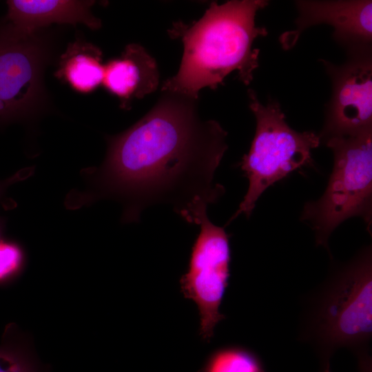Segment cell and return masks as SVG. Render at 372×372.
<instances>
[{"instance_id":"6da1fadb","label":"cell","mask_w":372,"mask_h":372,"mask_svg":"<svg viewBox=\"0 0 372 372\" xmlns=\"http://www.w3.org/2000/svg\"><path fill=\"white\" fill-rule=\"evenodd\" d=\"M196 101L162 92L143 118L109 136L105 158L92 173L87 201H119L125 223L138 222L147 207L167 205L198 225L225 192L214 176L228 145L227 132L200 117Z\"/></svg>"},{"instance_id":"7a4b0ae2","label":"cell","mask_w":372,"mask_h":372,"mask_svg":"<svg viewBox=\"0 0 372 372\" xmlns=\"http://www.w3.org/2000/svg\"><path fill=\"white\" fill-rule=\"evenodd\" d=\"M268 4L264 0L212 2L198 21L176 23L169 32L182 41L183 58L178 71L163 83L161 91L197 100L201 89H216L234 71L248 85L259 65L260 50L253 48L254 41L267 34L265 28L256 25L255 17Z\"/></svg>"},{"instance_id":"3957f363","label":"cell","mask_w":372,"mask_h":372,"mask_svg":"<svg viewBox=\"0 0 372 372\" xmlns=\"http://www.w3.org/2000/svg\"><path fill=\"white\" fill-rule=\"evenodd\" d=\"M303 302L298 338L313 348L321 369L330 366L332 355L342 347L358 358L368 355L372 336L371 247L335 265Z\"/></svg>"},{"instance_id":"277c9868","label":"cell","mask_w":372,"mask_h":372,"mask_svg":"<svg viewBox=\"0 0 372 372\" xmlns=\"http://www.w3.org/2000/svg\"><path fill=\"white\" fill-rule=\"evenodd\" d=\"M323 144L333 152V170L322 196L304 205L300 218L314 231L316 245L329 251V236L345 220L359 216L371 227L372 129Z\"/></svg>"},{"instance_id":"5b68a950","label":"cell","mask_w":372,"mask_h":372,"mask_svg":"<svg viewBox=\"0 0 372 372\" xmlns=\"http://www.w3.org/2000/svg\"><path fill=\"white\" fill-rule=\"evenodd\" d=\"M247 93L256 129L250 149L240 165L249 187L228 223L240 214L249 217L261 194L291 172L311 163V150L320 144L315 132H299L291 128L278 101L270 99L264 105L253 90Z\"/></svg>"},{"instance_id":"8992f818","label":"cell","mask_w":372,"mask_h":372,"mask_svg":"<svg viewBox=\"0 0 372 372\" xmlns=\"http://www.w3.org/2000/svg\"><path fill=\"white\" fill-rule=\"evenodd\" d=\"M198 225L200 231L180 285L184 297L197 305L200 335L209 342L216 324L226 318L220 306L228 285L231 251L224 227L212 223L207 213L200 216Z\"/></svg>"},{"instance_id":"52a82bcc","label":"cell","mask_w":372,"mask_h":372,"mask_svg":"<svg viewBox=\"0 0 372 372\" xmlns=\"http://www.w3.org/2000/svg\"><path fill=\"white\" fill-rule=\"evenodd\" d=\"M36 36L0 26V125L29 116L42 100L46 52Z\"/></svg>"},{"instance_id":"ba28073f","label":"cell","mask_w":372,"mask_h":372,"mask_svg":"<svg viewBox=\"0 0 372 372\" xmlns=\"http://www.w3.org/2000/svg\"><path fill=\"white\" fill-rule=\"evenodd\" d=\"M331 81V96L319 134L320 143L372 129V61L371 46L348 49L340 65L320 60Z\"/></svg>"},{"instance_id":"9c48e42d","label":"cell","mask_w":372,"mask_h":372,"mask_svg":"<svg viewBox=\"0 0 372 372\" xmlns=\"http://www.w3.org/2000/svg\"><path fill=\"white\" fill-rule=\"evenodd\" d=\"M296 29L280 37L283 47H292L307 28L326 23L334 28L333 37L347 48L370 45L372 39V1H296Z\"/></svg>"},{"instance_id":"30bf717a","label":"cell","mask_w":372,"mask_h":372,"mask_svg":"<svg viewBox=\"0 0 372 372\" xmlns=\"http://www.w3.org/2000/svg\"><path fill=\"white\" fill-rule=\"evenodd\" d=\"M102 83L120 99L121 107L127 109L134 99H142L157 89V64L143 46L128 44L120 56L104 65Z\"/></svg>"},{"instance_id":"8fae6325","label":"cell","mask_w":372,"mask_h":372,"mask_svg":"<svg viewBox=\"0 0 372 372\" xmlns=\"http://www.w3.org/2000/svg\"><path fill=\"white\" fill-rule=\"evenodd\" d=\"M94 1L74 0H8L6 1L7 23L25 34L52 23H83L92 30L101 28V20L91 8Z\"/></svg>"},{"instance_id":"7c38bea8","label":"cell","mask_w":372,"mask_h":372,"mask_svg":"<svg viewBox=\"0 0 372 372\" xmlns=\"http://www.w3.org/2000/svg\"><path fill=\"white\" fill-rule=\"evenodd\" d=\"M102 52L81 40L70 43L60 57L55 76L80 93H90L103 82Z\"/></svg>"},{"instance_id":"4fadbf2b","label":"cell","mask_w":372,"mask_h":372,"mask_svg":"<svg viewBox=\"0 0 372 372\" xmlns=\"http://www.w3.org/2000/svg\"><path fill=\"white\" fill-rule=\"evenodd\" d=\"M205 372H266L258 357L248 350L230 347L215 352Z\"/></svg>"},{"instance_id":"5bb4252c","label":"cell","mask_w":372,"mask_h":372,"mask_svg":"<svg viewBox=\"0 0 372 372\" xmlns=\"http://www.w3.org/2000/svg\"><path fill=\"white\" fill-rule=\"evenodd\" d=\"M0 372H39V370L23 348L6 342L0 345Z\"/></svg>"},{"instance_id":"9a60e30c","label":"cell","mask_w":372,"mask_h":372,"mask_svg":"<svg viewBox=\"0 0 372 372\" xmlns=\"http://www.w3.org/2000/svg\"><path fill=\"white\" fill-rule=\"evenodd\" d=\"M22 261L20 249L10 243L0 242V280L14 273Z\"/></svg>"},{"instance_id":"2e32d148","label":"cell","mask_w":372,"mask_h":372,"mask_svg":"<svg viewBox=\"0 0 372 372\" xmlns=\"http://www.w3.org/2000/svg\"><path fill=\"white\" fill-rule=\"evenodd\" d=\"M30 170L31 169H29L20 171L8 179L0 181V197L9 185L20 180V179H23L24 178L28 177L30 175Z\"/></svg>"},{"instance_id":"e0dca14e","label":"cell","mask_w":372,"mask_h":372,"mask_svg":"<svg viewBox=\"0 0 372 372\" xmlns=\"http://www.w3.org/2000/svg\"><path fill=\"white\" fill-rule=\"evenodd\" d=\"M320 372H331L330 366H327L322 369Z\"/></svg>"}]
</instances>
